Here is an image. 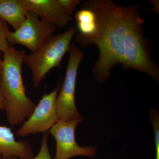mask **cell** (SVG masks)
Masks as SVG:
<instances>
[{"label":"cell","instance_id":"cell-1","mask_svg":"<svg viewBox=\"0 0 159 159\" xmlns=\"http://www.w3.org/2000/svg\"><path fill=\"white\" fill-rule=\"evenodd\" d=\"M83 5L93 12L96 28L78 43L81 48L95 44L98 48L99 57L92 69L95 80L104 82L114 67L121 64L123 69L145 73L159 83V67L145 36L139 6H119L111 0H89Z\"/></svg>","mask_w":159,"mask_h":159},{"label":"cell","instance_id":"cell-2","mask_svg":"<svg viewBox=\"0 0 159 159\" xmlns=\"http://www.w3.org/2000/svg\"><path fill=\"white\" fill-rule=\"evenodd\" d=\"M27 55L25 51L12 47L4 52L0 75V93L6 103L7 119L11 125L22 124L33 113L36 105L26 95L22 67Z\"/></svg>","mask_w":159,"mask_h":159},{"label":"cell","instance_id":"cell-3","mask_svg":"<svg viewBox=\"0 0 159 159\" xmlns=\"http://www.w3.org/2000/svg\"><path fill=\"white\" fill-rule=\"evenodd\" d=\"M76 33V28L73 27L62 33L52 35L38 51L26 55L24 63L31 69L34 87L39 86L51 69L59 66Z\"/></svg>","mask_w":159,"mask_h":159},{"label":"cell","instance_id":"cell-4","mask_svg":"<svg viewBox=\"0 0 159 159\" xmlns=\"http://www.w3.org/2000/svg\"><path fill=\"white\" fill-rule=\"evenodd\" d=\"M69 59L64 81L56 100L57 122H69L82 119L75 104L77 71L84 53L73 43L69 50Z\"/></svg>","mask_w":159,"mask_h":159},{"label":"cell","instance_id":"cell-5","mask_svg":"<svg viewBox=\"0 0 159 159\" xmlns=\"http://www.w3.org/2000/svg\"><path fill=\"white\" fill-rule=\"evenodd\" d=\"M56 29L54 25L40 19L37 15L28 11L25 20L17 30L11 31L7 27L6 35L9 45H21L33 53L52 36Z\"/></svg>","mask_w":159,"mask_h":159},{"label":"cell","instance_id":"cell-6","mask_svg":"<svg viewBox=\"0 0 159 159\" xmlns=\"http://www.w3.org/2000/svg\"><path fill=\"white\" fill-rule=\"evenodd\" d=\"M59 82L51 93L44 94L33 113L16 132L17 136L46 132L57 122L56 100L60 88Z\"/></svg>","mask_w":159,"mask_h":159},{"label":"cell","instance_id":"cell-7","mask_svg":"<svg viewBox=\"0 0 159 159\" xmlns=\"http://www.w3.org/2000/svg\"><path fill=\"white\" fill-rule=\"evenodd\" d=\"M83 119L69 121L57 122L50 130L55 138L56 152L54 159H69L76 156L94 157L97 154V148L94 146L81 147L75 140L77 125Z\"/></svg>","mask_w":159,"mask_h":159},{"label":"cell","instance_id":"cell-8","mask_svg":"<svg viewBox=\"0 0 159 159\" xmlns=\"http://www.w3.org/2000/svg\"><path fill=\"white\" fill-rule=\"evenodd\" d=\"M27 10L37 15L40 19L63 28L73 20L72 16L64 11L57 0H19Z\"/></svg>","mask_w":159,"mask_h":159},{"label":"cell","instance_id":"cell-9","mask_svg":"<svg viewBox=\"0 0 159 159\" xmlns=\"http://www.w3.org/2000/svg\"><path fill=\"white\" fill-rule=\"evenodd\" d=\"M0 156L2 159H31L34 152L29 142L16 141L11 129L0 125Z\"/></svg>","mask_w":159,"mask_h":159},{"label":"cell","instance_id":"cell-10","mask_svg":"<svg viewBox=\"0 0 159 159\" xmlns=\"http://www.w3.org/2000/svg\"><path fill=\"white\" fill-rule=\"evenodd\" d=\"M28 11L19 0H0V18L9 23L15 31L25 21Z\"/></svg>","mask_w":159,"mask_h":159},{"label":"cell","instance_id":"cell-11","mask_svg":"<svg viewBox=\"0 0 159 159\" xmlns=\"http://www.w3.org/2000/svg\"><path fill=\"white\" fill-rule=\"evenodd\" d=\"M7 27L6 22L0 18V51L3 53L10 47L6 35Z\"/></svg>","mask_w":159,"mask_h":159},{"label":"cell","instance_id":"cell-12","mask_svg":"<svg viewBox=\"0 0 159 159\" xmlns=\"http://www.w3.org/2000/svg\"><path fill=\"white\" fill-rule=\"evenodd\" d=\"M48 133H45L43 135L41 146L39 152L35 157L31 159H52L49 151L48 145ZM12 159H19L14 157Z\"/></svg>","mask_w":159,"mask_h":159},{"label":"cell","instance_id":"cell-13","mask_svg":"<svg viewBox=\"0 0 159 159\" xmlns=\"http://www.w3.org/2000/svg\"><path fill=\"white\" fill-rule=\"evenodd\" d=\"M57 1L64 11L71 16L77 5L80 3L79 0H57Z\"/></svg>","mask_w":159,"mask_h":159},{"label":"cell","instance_id":"cell-14","mask_svg":"<svg viewBox=\"0 0 159 159\" xmlns=\"http://www.w3.org/2000/svg\"><path fill=\"white\" fill-rule=\"evenodd\" d=\"M150 120L154 134L156 155L155 159H159V118L157 116H154L150 118Z\"/></svg>","mask_w":159,"mask_h":159},{"label":"cell","instance_id":"cell-15","mask_svg":"<svg viewBox=\"0 0 159 159\" xmlns=\"http://www.w3.org/2000/svg\"><path fill=\"white\" fill-rule=\"evenodd\" d=\"M6 103L4 97L0 93V110L6 109Z\"/></svg>","mask_w":159,"mask_h":159},{"label":"cell","instance_id":"cell-16","mask_svg":"<svg viewBox=\"0 0 159 159\" xmlns=\"http://www.w3.org/2000/svg\"><path fill=\"white\" fill-rule=\"evenodd\" d=\"M3 59H2V52L0 51V75L2 72V67Z\"/></svg>","mask_w":159,"mask_h":159},{"label":"cell","instance_id":"cell-17","mask_svg":"<svg viewBox=\"0 0 159 159\" xmlns=\"http://www.w3.org/2000/svg\"><path fill=\"white\" fill-rule=\"evenodd\" d=\"M0 159H2V157H1V156H0Z\"/></svg>","mask_w":159,"mask_h":159}]
</instances>
